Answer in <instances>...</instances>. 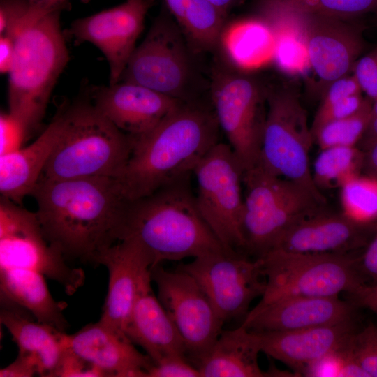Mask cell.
Masks as SVG:
<instances>
[{
	"instance_id": "6da1fadb",
	"label": "cell",
	"mask_w": 377,
	"mask_h": 377,
	"mask_svg": "<svg viewBox=\"0 0 377 377\" xmlns=\"http://www.w3.org/2000/svg\"><path fill=\"white\" fill-rule=\"evenodd\" d=\"M47 240L66 260L92 263L117 241L130 200L116 177L52 179L41 176L31 193Z\"/></svg>"
},
{
	"instance_id": "7a4b0ae2",
	"label": "cell",
	"mask_w": 377,
	"mask_h": 377,
	"mask_svg": "<svg viewBox=\"0 0 377 377\" xmlns=\"http://www.w3.org/2000/svg\"><path fill=\"white\" fill-rule=\"evenodd\" d=\"M212 106L184 101L156 127L134 138L131 156L117 177L126 196L135 200L182 178L219 141Z\"/></svg>"
},
{
	"instance_id": "3957f363",
	"label": "cell",
	"mask_w": 377,
	"mask_h": 377,
	"mask_svg": "<svg viewBox=\"0 0 377 377\" xmlns=\"http://www.w3.org/2000/svg\"><path fill=\"white\" fill-rule=\"evenodd\" d=\"M191 176L130 200L117 241L136 242L152 265L227 251L200 214Z\"/></svg>"
},
{
	"instance_id": "277c9868",
	"label": "cell",
	"mask_w": 377,
	"mask_h": 377,
	"mask_svg": "<svg viewBox=\"0 0 377 377\" xmlns=\"http://www.w3.org/2000/svg\"><path fill=\"white\" fill-rule=\"evenodd\" d=\"M61 11L45 15L15 40L8 72V113L27 135L40 125L52 90L69 60Z\"/></svg>"
},
{
	"instance_id": "5b68a950",
	"label": "cell",
	"mask_w": 377,
	"mask_h": 377,
	"mask_svg": "<svg viewBox=\"0 0 377 377\" xmlns=\"http://www.w3.org/2000/svg\"><path fill=\"white\" fill-rule=\"evenodd\" d=\"M59 112L61 136L42 176L119 177L131 156L134 138L116 127L93 103L77 101Z\"/></svg>"
},
{
	"instance_id": "8992f818",
	"label": "cell",
	"mask_w": 377,
	"mask_h": 377,
	"mask_svg": "<svg viewBox=\"0 0 377 377\" xmlns=\"http://www.w3.org/2000/svg\"><path fill=\"white\" fill-rule=\"evenodd\" d=\"M244 253L259 258L300 218L326 206L303 186L274 175L260 164L243 173Z\"/></svg>"
},
{
	"instance_id": "52a82bcc",
	"label": "cell",
	"mask_w": 377,
	"mask_h": 377,
	"mask_svg": "<svg viewBox=\"0 0 377 377\" xmlns=\"http://www.w3.org/2000/svg\"><path fill=\"white\" fill-rule=\"evenodd\" d=\"M359 253L270 250L259 258L267 287L257 306L286 297H339L341 293H355L365 284L357 269Z\"/></svg>"
},
{
	"instance_id": "ba28073f",
	"label": "cell",
	"mask_w": 377,
	"mask_h": 377,
	"mask_svg": "<svg viewBox=\"0 0 377 377\" xmlns=\"http://www.w3.org/2000/svg\"><path fill=\"white\" fill-rule=\"evenodd\" d=\"M267 104L259 164L303 186L326 204L313 179L309 151L314 139L298 94L290 87L268 89Z\"/></svg>"
},
{
	"instance_id": "9c48e42d",
	"label": "cell",
	"mask_w": 377,
	"mask_h": 377,
	"mask_svg": "<svg viewBox=\"0 0 377 377\" xmlns=\"http://www.w3.org/2000/svg\"><path fill=\"white\" fill-rule=\"evenodd\" d=\"M267 91L245 72L219 69L214 73L211 106L244 171L260 162Z\"/></svg>"
},
{
	"instance_id": "30bf717a",
	"label": "cell",
	"mask_w": 377,
	"mask_h": 377,
	"mask_svg": "<svg viewBox=\"0 0 377 377\" xmlns=\"http://www.w3.org/2000/svg\"><path fill=\"white\" fill-rule=\"evenodd\" d=\"M243 173L230 145L221 142L193 172L197 184L195 202L202 218L227 251L245 253Z\"/></svg>"
},
{
	"instance_id": "8fae6325",
	"label": "cell",
	"mask_w": 377,
	"mask_h": 377,
	"mask_svg": "<svg viewBox=\"0 0 377 377\" xmlns=\"http://www.w3.org/2000/svg\"><path fill=\"white\" fill-rule=\"evenodd\" d=\"M63 253L45 238L36 212L10 200H0V268L36 271L73 294L85 279L81 269L69 267Z\"/></svg>"
},
{
	"instance_id": "7c38bea8",
	"label": "cell",
	"mask_w": 377,
	"mask_h": 377,
	"mask_svg": "<svg viewBox=\"0 0 377 377\" xmlns=\"http://www.w3.org/2000/svg\"><path fill=\"white\" fill-rule=\"evenodd\" d=\"M184 36L179 26L158 17L133 51L120 81L183 101H195L189 92L193 68Z\"/></svg>"
},
{
	"instance_id": "4fadbf2b",
	"label": "cell",
	"mask_w": 377,
	"mask_h": 377,
	"mask_svg": "<svg viewBox=\"0 0 377 377\" xmlns=\"http://www.w3.org/2000/svg\"><path fill=\"white\" fill-rule=\"evenodd\" d=\"M178 269L195 279L223 323L245 318L251 302L263 297L267 287L261 259H251L244 253H209Z\"/></svg>"
},
{
	"instance_id": "5bb4252c",
	"label": "cell",
	"mask_w": 377,
	"mask_h": 377,
	"mask_svg": "<svg viewBox=\"0 0 377 377\" xmlns=\"http://www.w3.org/2000/svg\"><path fill=\"white\" fill-rule=\"evenodd\" d=\"M149 269L158 298L183 339L188 360L195 365L212 349L223 323L189 274L178 268L165 270L161 264Z\"/></svg>"
},
{
	"instance_id": "9a60e30c",
	"label": "cell",
	"mask_w": 377,
	"mask_h": 377,
	"mask_svg": "<svg viewBox=\"0 0 377 377\" xmlns=\"http://www.w3.org/2000/svg\"><path fill=\"white\" fill-rule=\"evenodd\" d=\"M152 0H126L114 7L74 20L68 30L76 42H88L105 57L109 84L120 81L136 47Z\"/></svg>"
},
{
	"instance_id": "2e32d148",
	"label": "cell",
	"mask_w": 377,
	"mask_h": 377,
	"mask_svg": "<svg viewBox=\"0 0 377 377\" xmlns=\"http://www.w3.org/2000/svg\"><path fill=\"white\" fill-rule=\"evenodd\" d=\"M290 17L300 24L307 48L309 70L319 81L322 96L332 82L352 71L364 47V29L350 19L323 15Z\"/></svg>"
},
{
	"instance_id": "e0dca14e",
	"label": "cell",
	"mask_w": 377,
	"mask_h": 377,
	"mask_svg": "<svg viewBox=\"0 0 377 377\" xmlns=\"http://www.w3.org/2000/svg\"><path fill=\"white\" fill-rule=\"evenodd\" d=\"M376 228L377 223L360 222L324 206L289 226L272 249L317 254L356 253L368 244Z\"/></svg>"
},
{
	"instance_id": "ac0fdd59",
	"label": "cell",
	"mask_w": 377,
	"mask_h": 377,
	"mask_svg": "<svg viewBox=\"0 0 377 377\" xmlns=\"http://www.w3.org/2000/svg\"><path fill=\"white\" fill-rule=\"evenodd\" d=\"M357 307L339 297H286L256 306L242 325L253 332L296 331L354 320Z\"/></svg>"
},
{
	"instance_id": "d6986e66",
	"label": "cell",
	"mask_w": 377,
	"mask_h": 377,
	"mask_svg": "<svg viewBox=\"0 0 377 377\" xmlns=\"http://www.w3.org/2000/svg\"><path fill=\"white\" fill-rule=\"evenodd\" d=\"M92 263L104 265L109 276L108 293L99 320L125 335L140 281L152 261L136 242L126 239L101 250Z\"/></svg>"
},
{
	"instance_id": "ffe728a7",
	"label": "cell",
	"mask_w": 377,
	"mask_h": 377,
	"mask_svg": "<svg viewBox=\"0 0 377 377\" xmlns=\"http://www.w3.org/2000/svg\"><path fill=\"white\" fill-rule=\"evenodd\" d=\"M92 98L95 107L110 121L134 138L152 130L184 102L124 81L95 88Z\"/></svg>"
},
{
	"instance_id": "44dd1931",
	"label": "cell",
	"mask_w": 377,
	"mask_h": 377,
	"mask_svg": "<svg viewBox=\"0 0 377 377\" xmlns=\"http://www.w3.org/2000/svg\"><path fill=\"white\" fill-rule=\"evenodd\" d=\"M66 346L105 376L146 377L152 360L139 352L124 334L98 320L73 334L66 335Z\"/></svg>"
},
{
	"instance_id": "7402d4cb",
	"label": "cell",
	"mask_w": 377,
	"mask_h": 377,
	"mask_svg": "<svg viewBox=\"0 0 377 377\" xmlns=\"http://www.w3.org/2000/svg\"><path fill=\"white\" fill-rule=\"evenodd\" d=\"M357 330L355 319L290 332H256L262 352L301 376L312 363L336 350Z\"/></svg>"
},
{
	"instance_id": "603a6c76",
	"label": "cell",
	"mask_w": 377,
	"mask_h": 377,
	"mask_svg": "<svg viewBox=\"0 0 377 377\" xmlns=\"http://www.w3.org/2000/svg\"><path fill=\"white\" fill-rule=\"evenodd\" d=\"M151 281L149 269L140 281L125 335L142 347L154 363L171 355L186 356L183 339L153 292Z\"/></svg>"
},
{
	"instance_id": "cb8c5ba5",
	"label": "cell",
	"mask_w": 377,
	"mask_h": 377,
	"mask_svg": "<svg viewBox=\"0 0 377 377\" xmlns=\"http://www.w3.org/2000/svg\"><path fill=\"white\" fill-rule=\"evenodd\" d=\"M59 112L30 145L0 155L1 196L21 204L31 195L61 136Z\"/></svg>"
},
{
	"instance_id": "d4e9b609",
	"label": "cell",
	"mask_w": 377,
	"mask_h": 377,
	"mask_svg": "<svg viewBox=\"0 0 377 377\" xmlns=\"http://www.w3.org/2000/svg\"><path fill=\"white\" fill-rule=\"evenodd\" d=\"M30 315L23 307L1 298L0 322L11 334L19 354L36 360L38 376L54 377L66 348V334L54 326L34 320Z\"/></svg>"
},
{
	"instance_id": "484cf974",
	"label": "cell",
	"mask_w": 377,
	"mask_h": 377,
	"mask_svg": "<svg viewBox=\"0 0 377 377\" xmlns=\"http://www.w3.org/2000/svg\"><path fill=\"white\" fill-rule=\"evenodd\" d=\"M262 352L259 335L244 325L222 330L209 353L195 364L200 377H264L258 360Z\"/></svg>"
},
{
	"instance_id": "4316f807",
	"label": "cell",
	"mask_w": 377,
	"mask_h": 377,
	"mask_svg": "<svg viewBox=\"0 0 377 377\" xmlns=\"http://www.w3.org/2000/svg\"><path fill=\"white\" fill-rule=\"evenodd\" d=\"M1 298L28 311L40 323L65 332L68 324L63 311L67 304L51 295L45 276L24 268H0Z\"/></svg>"
},
{
	"instance_id": "83f0119b",
	"label": "cell",
	"mask_w": 377,
	"mask_h": 377,
	"mask_svg": "<svg viewBox=\"0 0 377 377\" xmlns=\"http://www.w3.org/2000/svg\"><path fill=\"white\" fill-rule=\"evenodd\" d=\"M219 44L230 64L246 73L272 61L275 40L269 27L256 16L226 25Z\"/></svg>"
},
{
	"instance_id": "f1b7e54d",
	"label": "cell",
	"mask_w": 377,
	"mask_h": 377,
	"mask_svg": "<svg viewBox=\"0 0 377 377\" xmlns=\"http://www.w3.org/2000/svg\"><path fill=\"white\" fill-rule=\"evenodd\" d=\"M271 29L275 40L272 62L283 72L297 75L309 70L305 39L298 21L278 15H257Z\"/></svg>"
},
{
	"instance_id": "f546056e",
	"label": "cell",
	"mask_w": 377,
	"mask_h": 377,
	"mask_svg": "<svg viewBox=\"0 0 377 377\" xmlns=\"http://www.w3.org/2000/svg\"><path fill=\"white\" fill-rule=\"evenodd\" d=\"M377 10V0H260L258 14L301 17L318 14L353 19Z\"/></svg>"
},
{
	"instance_id": "4dcf8cb0",
	"label": "cell",
	"mask_w": 377,
	"mask_h": 377,
	"mask_svg": "<svg viewBox=\"0 0 377 377\" xmlns=\"http://www.w3.org/2000/svg\"><path fill=\"white\" fill-rule=\"evenodd\" d=\"M226 13L208 0H189L178 24L194 50L209 51L219 44Z\"/></svg>"
},
{
	"instance_id": "1f68e13d",
	"label": "cell",
	"mask_w": 377,
	"mask_h": 377,
	"mask_svg": "<svg viewBox=\"0 0 377 377\" xmlns=\"http://www.w3.org/2000/svg\"><path fill=\"white\" fill-rule=\"evenodd\" d=\"M364 151L356 146L322 149L311 168L316 186L320 190L341 187L362 170Z\"/></svg>"
},
{
	"instance_id": "d6a6232c",
	"label": "cell",
	"mask_w": 377,
	"mask_h": 377,
	"mask_svg": "<svg viewBox=\"0 0 377 377\" xmlns=\"http://www.w3.org/2000/svg\"><path fill=\"white\" fill-rule=\"evenodd\" d=\"M373 101L364 98L353 114L324 124L313 135L320 149L334 146H357L369 121Z\"/></svg>"
},
{
	"instance_id": "836d02e7",
	"label": "cell",
	"mask_w": 377,
	"mask_h": 377,
	"mask_svg": "<svg viewBox=\"0 0 377 377\" xmlns=\"http://www.w3.org/2000/svg\"><path fill=\"white\" fill-rule=\"evenodd\" d=\"M341 188L343 212L363 223H377V181L366 175L353 176Z\"/></svg>"
},
{
	"instance_id": "e575fe53",
	"label": "cell",
	"mask_w": 377,
	"mask_h": 377,
	"mask_svg": "<svg viewBox=\"0 0 377 377\" xmlns=\"http://www.w3.org/2000/svg\"><path fill=\"white\" fill-rule=\"evenodd\" d=\"M346 345L369 377H377V325L369 324L357 330Z\"/></svg>"
},
{
	"instance_id": "d590c367",
	"label": "cell",
	"mask_w": 377,
	"mask_h": 377,
	"mask_svg": "<svg viewBox=\"0 0 377 377\" xmlns=\"http://www.w3.org/2000/svg\"><path fill=\"white\" fill-rule=\"evenodd\" d=\"M146 377H200V374L186 355H171L153 363Z\"/></svg>"
},
{
	"instance_id": "8d00e7d4",
	"label": "cell",
	"mask_w": 377,
	"mask_h": 377,
	"mask_svg": "<svg viewBox=\"0 0 377 377\" xmlns=\"http://www.w3.org/2000/svg\"><path fill=\"white\" fill-rule=\"evenodd\" d=\"M352 75L366 97L377 98V47L357 59L352 68Z\"/></svg>"
},
{
	"instance_id": "74e56055",
	"label": "cell",
	"mask_w": 377,
	"mask_h": 377,
	"mask_svg": "<svg viewBox=\"0 0 377 377\" xmlns=\"http://www.w3.org/2000/svg\"><path fill=\"white\" fill-rule=\"evenodd\" d=\"M29 8L28 0H1L0 35L16 40L22 21Z\"/></svg>"
},
{
	"instance_id": "f35d334b",
	"label": "cell",
	"mask_w": 377,
	"mask_h": 377,
	"mask_svg": "<svg viewBox=\"0 0 377 377\" xmlns=\"http://www.w3.org/2000/svg\"><path fill=\"white\" fill-rule=\"evenodd\" d=\"M364 101L362 93L351 95L337 102L323 112L316 113L311 126L313 136L324 124L355 113L361 108Z\"/></svg>"
},
{
	"instance_id": "ab89813d",
	"label": "cell",
	"mask_w": 377,
	"mask_h": 377,
	"mask_svg": "<svg viewBox=\"0 0 377 377\" xmlns=\"http://www.w3.org/2000/svg\"><path fill=\"white\" fill-rule=\"evenodd\" d=\"M54 376L103 377L105 374L94 364L75 354L66 346Z\"/></svg>"
},
{
	"instance_id": "60d3db41",
	"label": "cell",
	"mask_w": 377,
	"mask_h": 377,
	"mask_svg": "<svg viewBox=\"0 0 377 377\" xmlns=\"http://www.w3.org/2000/svg\"><path fill=\"white\" fill-rule=\"evenodd\" d=\"M27 136L25 130L16 119L9 113H1L0 155L21 148Z\"/></svg>"
},
{
	"instance_id": "b9f144b4",
	"label": "cell",
	"mask_w": 377,
	"mask_h": 377,
	"mask_svg": "<svg viewBox=\"0 0 377 377\" xmlns=\"http://www.w3.org/2000/svg\"><path fill=\"white\" fill-rule=\"evenodd\" d=\"M362 93L353 75H346L332 82L322 95L321 103L316 113L327 110L340 100L351 95Z\"/></svg>"
},
{
	"instance_id": "7bdbcfd3",
	"label": "cell",
	"mask_w": 377,
	"mask_h": 377,
	"mask_svg": "<svg viewBox=\"0 0 377 377\" xmlns=\"http://www.w3.org/2000/svg\"><path fill=\"white\" fill-rule=\"evenodd\" d=\"M357 265L365 284H377V228L368 244L359 253Z\"/></svg>"
},
{
	"instance_id": "ee69618b",
	"label": "cell",
	"mask_w": 377,
	"mask_h": 377,
	"mask_svg": "<svg viewBox=\"0 0 377 377\" xmlns=\"http://www.w3.org/2000/svg\"><path fill=\"white\" fill-rule=\"evenodd\" d=\"M341 367V361L337 349L309 365L302 376L312 377H339Z\"/></svg>"
},
{
	"instance_id": "f6af8a7d",
	"label": "cell",
	"mask_w": 377,
	"mask_h": 377,
	"mask_svg": "<svg viewBox=\"0 0 377 377\" xmlns=\"http://www.w3.org/2000/svg\"><path fill=\"white\" fill-rule=\"evenodd\" d=\"M38 375L36 360L27 355L18 354L16 360L0 370L1 377H31Z\"/></svg>"
},
{
	"instance_id": "bcb514c9",
	"label": "cell",
	"mask_w": 377,
	"mask_h": 377,
	"mask_svg": "<svg viewBox=\"0 0 377 377\" xmlns=\"http://www.w3.org/2000/svg\"><path fill=\"white\" fill-rule=\"evenodd\" d=\"M29 8L26 18L29 24H31L39 20L45 15L57 10H63L66 8L68 0H28ZM83 3H88L90 0H81Z\"/></svg>"
},
{
	"instance_id": "7dc6e473",
	"label": "cell",
	"mask_w": 377,
	"mask_h": 377,
	"mask_svg": "<svg viewBox=\"0 0 377 377\" xmlns=\"http://www.w3.org/2000/svg\"><path fill=\"white\" fill-rule=\"evenodd\" d=\"M350 297L358 306L367 308L377 316V284H364Z\"/></svg>"
},
{
	"instance_id": "c3c4849f",
	"label": "cell",
	"mask_w": 377,
	"mask_h": 377,
	"mask_svg": "<svg viewBox=\"0 0 377 377\" xmlns=\"http://www.w3.org/2000/svg\"><path fill=\"white\" fill-rule=\"evenodd\" d=\"M377 141V98L373 101L368 126L357 145L361 151H367Z\"/></svg>"
},
{
	"instance_id": "681fc988",
	"label": "cell",
	"mask_w": 377,
	"mask_h": 377,
	"mask_svg": "<svg viewBox=\"0 0 377 377\" xmlns=\"http://www.w3.org/2000/svg\"><path fill=\"white\" fill-rule=\"evenodd\" d=\"M15 40L4 35H0V71L8 73L15 50Z\"/></svg>"
},
{
	"instance_id": "f907efd6",
	"label": "cell",
	"mask_w": 377,
	"mask_h": 377,
	"mask_svg": "<svg viewBox=\"0 0 377 377\" xmlns=\"http://www.w3.org/2000/svg\"><path fill=\"white\" fill-rule=\"evenodd\" d=\"M361 171L377 181V141L364 152Z\"/></svg>"
},
{
	"instance_id": "816d5d0a",
	"label": "cell",
	"mask_w": 377,
	"mask_h": 377,
	"mask_svg": "<svg viewBox=\"0 0 377 377\" xmlns=\"http://www.w3.org/2000/svg\"><path fill=\"white\" fill-rule=\"evenodd\" d=\"M171 15L177 23L181 21L189 0H165Z\"/></svg>"
},
{
	"instance_id": "f5cc1de1",
	"label": "cell",
	"mask_w": 377,
	"mask_h": 377,
	"mask_svg": "<svg viewBox=\"0 0 377 377\" xmlns=\"http://www.w3.org/2000/svg\"><path fill=\"white\" fill-rule=\"evenodd\" d=\"M213 4L221 8V9L226 10L229 6L231 4L232 0H208Z\"/></svg>"
},
{
	"instance_id": "db71d44e",
	"label": "cell",
	"mask_w": 377,
	"mask_h": 377,
	"mask_svg": "<svg viewBox=\"0 0 377 377\" xmlns=\"http://www.w3.org/2000/svg\"><path fill=\"white\" fill-rule=\"evenodd\" d=\"M376 25H377V20H376Z\"/></svg>"
}]
</instances>
